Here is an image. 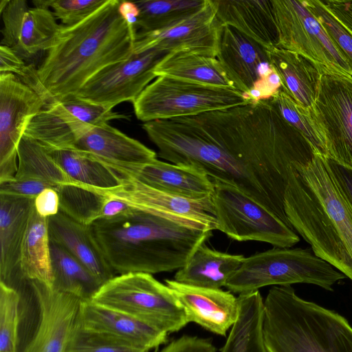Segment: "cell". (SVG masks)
Listing matches in <instances>:
<instances>
[{
    "mask_svg": "<svg viewBox=\"0 0 352 352\" xmlns=\"http://www.w3.org/2000/svg\"><path fill=\"white\" fill-rule=\"evenodd\" d=\"M278 47L296 52L322 74L352 79V71L307 1L272 0Z\"/></svg>",
    "mask_w": 352,
    "mask_h": 352,
    "instance_id": "obj_9",
    "label": "cell"
},
{
    "mask_svg": "<svg viewBox=\"0 0 352 352\" xmlns=\"http://www.w3.org/2000/svg\"><path fill=\"white\" fill-rule=\"evenodd\" d=\"M91 227L105 258L120 274L178 270L213 230L197 221L133 207Z\"/></svg>",
    "mask_w": 352,
    "mask_h": 352,
    "instance_id": "obj_3",
    "label": "cell"
},
{
    "mask_svg": "<svg viewBox=\"0 0 352 352\" xmlns=\"http://www.w3.org/2000/svg\"><path fill=\"white\" fill-rule=\"evenodd\" d=\"M28 68L23 58L13 49L1 45L0 73H11L22 79L25 76Z\"/></svg>",
    "mask_w": 352,
    "mask_h": 352,
    "instance_id": "obj_45",
    "label": "cell"
},
{
    "mask_svg": "<svg viewBox=\"0 0 352 352\" xmlns=\"http://www.w3.org/2000/svg\"><path fill=\"white\" fill-rule=\"evenodd\" d=\"M91 300L168 333L177 332L188 323L185 310L171 289L150 274L115 276L100 287Z\"/></svg>",
    "mask_w": 352,
    "mask_h": 352,
    "instance_id": "obj_7",
    "label": "cell"
},
{
    "mask_svg": "<svg viewBox=\"0 0 352 352\" xmlns=\"http://www.w3.org/2000/svg\"><path fill=\"white\" fill-rule=\"evenodd\" d=\"M108 197V199L103 206L100 219L115 217L130 208V206L122 201L109 195Z\"/></svg>",
    "mask_w": 352,
    "mask_h": 352,
    "instance_id": "obj_50",
    "label": "cell"
},
{
    "mask_svg": "<svg viewBox=\"0 0 352 352\" xmlns=\"http://www.w3.org/2000/svg\"><path fill=\"white\" fill-rule=\"evenodd\" d=\"M46 104L17 76L0 73V182L18 170V147L26 127Z\"/></svg>",
    "mask_w": 352,
    "mask_h": 352,
    "instance_id": "obj_15",
    "label": "cell"
},
{
    "mask_svg": "<svg viewBox=\"0 0 352 352\" xmlns=\"http://www.w3.org/2000/svg\"><path fill=\"white\" fill-rule=\"evenodd\" d=\"M20 295L0 282V352H17Z\"/></svg>",
    "mask_w": 352,
    "mask_h": 352,
    "instance_id": "obj_39",
    "label": "cell"
},
{
    "mask_svg": "<svg viewBox=\"0 0 352 352\" xmlns=\"http://www.w3.org/2000/svg\"><path fill=\"white\" fill-rule=\"evenodd\" d=\"M212 181L217 230L235 241H256L277 248H291L299 242L293 229L239 188Z\"/></svg>",
    "mask_w": 352,
    "mask_h": 352,
    "instance_id": "obj_10",
    "label": "cell"
},
{
    "mask_svg": "<svg viewBox=\"0 0 352 352\" xmlns=\"http://www.w3.org/2000/svg\"><path fill=\"white\" fill-rule=\"evenodd\" d=\"M29 9L25 0L10 1L1 12L3 22V27L1 30L3 35L1 45L14 50L16 49L24 16Z\"/></svg>",
    "mask_w": 352,
    "mask_h": 352,
    "instance_id": "obj_42",
    "label": "cell"
},
{
    "mask_svg": "<svg viewBox=\"0 0 352 352\" xmlns=\"http://www.w3.org/2000/svg\"><path fill=\"white\" fill-rule=\"evenodd\" d=\"M207 0H142L135 1L140 14L138 32H148L171 26L201 9Z\"/></svg>",
    "mask_w": 352,
    "mask_h": 352,
    "instance_id": "obj_35",
    "label": "cell"
},
{
    "mask_svg": "<svg viewBox=\"0 0 352 352\" xmlns=\"http://www.w3.org/2000/svg\"><path fill=\"white\" fill-rule=\"evenodd\" d=\"M122 186L106 192L129 206L197 221L217 230L212 195L192 199L151 188L136 180L120 177Z\"/></svg>",
    "mask_w": 352,
    "mask_h": 352,
    "instance_id": "obj_18",
    "label": "cell"
},
{
    "mask_svg": "<svg viewBox=\"0 0 352 352\" xmlns=\"http://www.w3.org/2000/svg\"><path fill=\"white\" fill-rule=\"evenodd\" d=\"M65 352H150L75 322Z\"/></svg>",
    "mask_w": 352,
    "mask_h": 352,
    "instance_id": "obj_38",
    "label": "cell"
},
{
    "mask_svg": "<svg viewBox=\"0 0 352 352\" xmlns=\"http://www.w3.org/2000/svg\"><path fill=\"white\" fill-rule=\"evenodd\" d=\"M18 170L14 177L43 181L56 189L66 184H76L63 172L48 151L34 140L23 135L17 151Z\"/></svg>",
    "mask_w": 352,
    "mask_h": 352,
    "instance_id": "obj_33",
    "label": "cell"
},
{
    "mask_svg": "<svg viewBox=\"0 0 352 352\" xmlns=\"http://www.w3.org/2000/svg\"><path fill=\"white\" fill-rule=\"evenodd\" d=\"M28 283L38 305L39 320L23 352H65L81 300L38 280Z\"/></svg>",
    "mask_w": 352,
    "mask_h": 352,
    "instance_id": "obj_17",
    "label": "cell"
},
{
    "mask_svg": "<svg viewBox=\"0 0 352 352\" xmlns=\"http://www.w3.org/2000/svg\"><path fill=\"white\" fill-rule=\"evenodd\" d=\"M50 248L53 277L52 287L81 300H91L102 285L101 283L63 246L50 239Z\"/></svg>",
    "mask_w": 352,
    "mask_h": 352,
    "instance_id": "obj_32",
    "label": "cell"
},
{
    "mask_svg": "<svg viewBox=\"0 0 352 352\" xmlns=\"http://www.w3.org/2000/svg\"><path fill=\"white\" fill-rule=\"evenodd\" d=\"M10 0H1L0 2V13L6 8Z\"/></svg>",
    "mask_w": 352,
    "mask_h": 352,
    "instance_id": "obj_51",
    "label": "cell"
},
{
    "mask_svg": "<svg viewBox=\"0 0 352 352\" xmlns=\"http://www.w3.org/2000/svg\"><path fill=\"white\" fill-rule=\"evenodd\" d=\"M72 149L82 152L111 169L144 164L157 159L154 151L108 122L89 127Z\"/></svg>",
    "mask_w": 352,
    "mask_h": 352,
    "instance_id": "obj_22",
    "label": "cell"
},
{
    "mask_svg": "<svg viewBox=\"0 0 352 352\" xmlns=\"http://www.w3.org/2000/svg\"><path fill=\"white\" fill-rule=\"evenodd\" d=\"M167 54L157 50L132 54L95 74L74 96L108 109L123 102L133 103L157 78L155 68Z\"/></svg>",
    "mask_w": 352,
    "mask_h": 352,
    "instance_id": "obj_13",
    "label": "cell"
},
{
    "mask_svg": "<svg viewBox=\"0 0 352 352\" xmlns=\"http://www.w3.org/2000/svg\"><path fill=\"white\" fill-rule=\"evenodd\" d=\"M311 111L327 157L352 170V79L322 74Z\"/></svg>",
    "mask_w": 352,
    "mask_h": 352,
    "instance_id": "obj_14",
    "label": "cell"
},
{
    "mask_svg": "<svg viewBox=\"0 0 352 352\" xmlns=\"http://www.w3.org/2000/svg\"><path fill=\"white\" fill-rule=\"evenodd\" d=\"M120 177L136 180L151 188L192 199L212 195L213 181L202 170L191 166L164 162L157 159L140 165L111 169Z\"/></svg>",
    "mask_w": 352,
    "mask_h": 352,
    "instance_id": "obj_20",
    "label": "cell"
},
{
    "mask_svg": "<svg viewBox=\"0 0 352 352\" xmlns=\"http://www.w3.org/2000/svg\"><path fill=\"white\" fill-rule=\"evenodd\" d=\"M245 257L212 250L200 245L184 267L176 272L174 280L198 287L221 289L238 270Z\"/></svg>",
    "mask_w": 352,
    "mask_h": 352,
    "instance_id": "obj_27",
    "label": "cell"
},
{
    "mask_svg": "<svg viewBox=\"0 0 352 352\" xmlns=\"http://www.w3.org/2000/svg\"><path fill=\"white\" fill-rule=\"evenodd\" d=\"M330 12L352 33V0L322 1Z\"/></svg>",
    "mask_w": 352,
    "mask_h": 352,
    "instance_id": "obj_48",
    "label": "cell"
},
{
    "mask_svg": "<svg viewBox=\"0 0 352 352\" xmlns=\"http://www.w3.org/2000/svg\"><path fill=\"white\" fill-rule=\"evenodd\" d=\"M307 3L321 21L352 71V33L330 12L322 1L307 0Z\"/></svg>",
    "mask_w": 352,
    "mask_h": 352,
    "instance_id": "obj_41",
    "label": "cell"
},
{
    "mask_svg": "<svg viewBox=\"0 0 352 352\" xmlns=\"http://www.w3.org/2000/svg\"><path fill=\"white\" fill-rule=\"evenodd\" d=\"M47 219L34 208L23 243L20 271L28 281L38 280L52 285V271Z\"/></svg>",
    "mask_w": 352,
    "mask_h": 352,
    "instance_id": "obj_31",
    "label": "cell"
},
{
    "mask_svg": "<svg viewBox=\"0 0 352 352\" xmlns=\"http://www.w3.org/2000/svg\"><path fill=\"white\" fill-rule=\"evenodd\" d=\"M263 335L268 352H352L348 320L300 298L291 285L270 289L264 300Z\"/></svg>",
    "mask_w": 352,
    "mask_h": 352,
    "instance_id": "obj_5",
    "label": "cell"
},
{
    "mask_svg": "<svg viewBox=\"0 0 352 352\" xmlns=\"http://www.w3.org/2000/svg\"><path fill=\"white\" fill-rule=\"evenodd\" d=\"M34 208L37 213L45 218L56 214L59 211V197L54 188H47L34 199Z\"/></svg>",
    "mask_w": 352,
    "mask_h": 352,
    "instance_id": "obj_46",
    "label": "cell"
},
{
    "mask_svg": "<svg viewBox=\"0 0 352 352\" xmlns=\"http://www.w3.org/2000/svg\"><path fill=\"white\" fill-rule=\"evenodd\" d=\"M53 12L44 8L34 7L25 14L19 43L14 50L21 58H29L47 52L53 45L60 30Z\"/></svg>",
    "mask_w": 352,
    "mask_h": 352,
    "instance_id": "obj_34",
    "label": "cell"
},
{
    "mask_svg": "<svg viewBox=\"0 0 352 352\" xmlns=\"http://www.w3.org/2000/svg\"><path fill=\"white\" fill-rule=\"evenodd\" d=\"M328 167L345 198L352 207V170L326 157Z\"/></svg>",
    "mask_w": 352,
    "mask_h": 352,
    "instance_id": "obj_47",
    "label": "cell"
},
{
    "mask_svg": "<svg viewBox=\"0 0 352 352\" xmlns=\"http://www.w3.org/2000/svg\"><path fill=\"white\" fill-rule=\"evenodd\" d=\"M346 276L315 254L310 248H277L245 257L226 287L245 294L270 285L295 283L317 285L327 291Z\"/></svg>",
    "mask_w": 352,
    "mask_h": 352,
    "instance_id": "obj_6",
    "label": "cell"
},
{
    "mask_svg": "<svg viewBox=\"0 0 352 352\" xmlns=\"http://www.w3.org/2000/svg\"><path fill=\"white\" fill-rule=\"evenodd\" d=\"M251 101L241 91L157 76L133 102L136 118L144 122L198 116Z\"/></svg>",
    "mask_w": 352,
    "mask_h": 352,
    "instance_id": "obj_8",
    "label": "cell"
},
{
    "mask_svg": "<svg viewBox=\"0 0 352 352\" xmlns=\"http://www.w3.org/2000/svg\"><path fill=\"white\" fill-rule=\"evenodd\" d=\"M50 239L82 263L102 285L113 278L91 225H85L59 211L47 219Z\"/></svg>",
    "mask_w": 352,
    "mask_h": 352,
    "instance_id": "obj_23",
    "label": "cell"
},
{
    "mask_svg": "<svg viewBox=\"0 0 352 352\" xmlns=\"http://www.w3.org/2000/svg\"><path fill=\"white\" fill-rule=\"evenodd\" d=\"M155 74L196 83L236 89L217 58L185 52L168 53ZM237 90V89H236Z\"/></svg>",
    "mask_w": 352,
    "mask_h": 352,
    "instance_id": "obj_29",
    "label": "cell"
},
{
    "mask_svg": "<svg viewBox=\"0 0 352 352\" xmlns=\"http://www.w3.org/2000/svg\"><path fill=\"white\" fill-rule=\"evenodd\" d=\"M120 3L106 0L81 22L61 24L44 59L25 81L45 107L75 96L95 74L133 54L134 40L119 13Z\"/></svg>",
    "mask_w": 352,
    "mask_h": 352,
    "instance_id": "obj_2",
    "label": "cell"
},
{
    "mask_svg": "<svg viewBox=\"0 0 352 352\" xmlns=\"http://www.w3.org/2000/svg\"><path fill=\"white\" fill-rule=\"evenodd\" d=\"M59 197L60 211L85 225L100 219L108 199L105 192L78 184H66L56 189Z\"/></svg>",
    "mask_w": 352,
    "mask_h": 352,
    "instance_id": "obj_36",
    "label": "cell"
},
{
    "mask_svg": "<svg viewBox=\"0 0 352 352\" xmlns=\"http://www.w3.org/2000/svg\"><path fill=\"white\" fill-rule=\"evenodd\" d=\"M239 314L220 352H268L263 335L264 300L258 290L239 294Z\"/></svg>",
    "mask_w": 352,
    "mask_h": 352,
    "instance_id": "obj_28",
    "label": "cell"
},
{
    "mask_svg": "<svg viewBox=\"0 0 352 352\" xmlns=\"http://www.w3.org/2000/svg\"><path fill=\"white\" fill-rule=\"evenodd\" d=\"M216 58L236 89L251 102L270 99L281 88L267 50L231 26H221Z\"/></svg>",
    "mask_w": 352,
    "mask_h": 352,
    "instance_id": "obj_11",
    "label": "cell"
},
{
    "mask_svg": "<svg viewBox=\"0 0 352 352\" xmlns=\"http://www.w3.org/2000/svg\"><path fill=\"white\" fill-rule=\"evenodd\" d=\"M221 25H227L266 50L278 47L272 0H212Z\"/></svg>",
    "mask_w": 352,
    "mask_h": 352,
    "instance_id": "obj_24",
    "label": "cell"
},
{
    "mask_svg": "<svg viewBox=\"0 0 352 352\" xmlns=\"http://www.w3.org/2000/svg\"><path fill=\"white\" fill-rule=\"evenodd\" d=\"M46 150L76 184L105 192L122 186V180L116 173L82 152L74 149Z\"/></svg>",
    "mask_w": 352,
    "mask_h": 352,
    "instance_id": "obj_30",
    "label": "cell"
},
{
    "mask_svg": "<svg viewBox=\"0 0 352 352\" xmlns=\"http://www.w3.org/2000/svg\"><path fill=\"white\" fill-rule=\"evenodd\" d=\"M106 0H34V7L51 8L63 25L77 24L97 10Z\"/></svg>",
    "mask_w": 352,
    "mask_h": 352,
    "instance_id": "obj_40",
    "label": "cell"
},
{
    "mask_svg": "<svg viewBox=\"0 0 352 352\" xmlns=\"http://www.w3.org/2000/svg\"><path fill=\"white\" fill-rule=\"evenodd\" d=\"M118 11L121 16L127 24L131 34L135 41L138 32V22L139 17V8L135 2L122 1H120Z\"/></svg>",
    "mask_w": 352,
    "mask_h": 352,
    "instance_id": "obj_49",
    "label": "cell"
},
{
    "mask_svg": "<svg viewBox=\"0 0 352 352\" xmlns=\"http://www.w3.org/2000/svg\"><path fill=\"white\" fill-rule=\"evenodd\" d=\"M34 208L33 198L0 194V277L9 285L21 273V249Z\"/></svg>",
    "mask_w": 352,
    "mask_h": 352,
    "instance_id": "obj_25",
    "label": "cell"
},
{
    "mask_svg": "<svg viewBox=\"0 0 352 352\" xmlns=\"http://www.w3.org/2000/svg\"><path fill=\"white\" fill-rule=\"evenodd\" d=\"M76 322L149 351L168 340V333L91 300L80 301Z\"/></svg>",
    "mask_w": 352,
    "mask_h": 352,
    "instance_id": "obj_21",
    "label": "cell"
},
{
    "mask_svg": "<svg viewBox=\"0 0 352 352\" xmlns=\"http://www.w3.org/2000/svg\"><path fill=\"white\" fill-rule=\"evenodd\" d=\"M267 51L280 79L281 88L300 105L311 109L322 74L319 68L305 56L292 51L278 47Z\"/></svg>",
    "mask_w": 352,
    "mask_h": 352,
    "instance_id": "obj_26",
    "label": "cell"
},
{
    "mask_svg": "<svg viewBox=\"0 0 352 352\" xmlns=\"http://www.w3.org/2000/svg\"><path fill=\"white\" fill-rule=\"evenodd\" d=\"M129 116L71 96L55 102L30 121L24 135L47 150L72 149L89 127Z\"/></svg>",
    "mask_w": 352,
    "mask_h": 352,
    "instance_id": "obj_12",
    "label": "cell"
},
{
    "mask_svg": "<svg viewBox=\"0 0 352 352\" xmlns=\"http://www.w3.org/2000/svg\"><path fill=\"white\" fill-rule=\"evenodd\" d=\"M47 188L52 187L47 183L39 179L28 177H14L10 180L0 182V194L35 199Z\"/></svg>",
    "mask_w": 352,
    "mask_h": 352,
    "instance_id": "obj_43",
    "label": "cell"
},
{
    "mask_svg": "<svg viewBox=\"0 0 352 352\" xmlns=\"http://www.w3.org/2000/svg\"><path fill=\"white\" fill-rule=\"evenodd\" d=\"M178 118L197 129L186 146L188 164L237 187L292 228L284 210L289 170L314 152L269 99Z\"/></svg>",
    "mask_w": 352,
    "mask_h": 352,
    "instance_id": "obj_1",
    "label": "cell"
},
{
    "mask_svg": "<svg viewBox=\"0 0 352 352\" xmlns=\"http://www.w3.org/2000/svg\"><path fill=\"white\" fill-rule=\"evenodd\" d=\"M221 26L212 0H207L199 11L171 26L153 32H138L133 54L157 50L216 58Z\"/></svg>",
    "mask_w": 352,
    "mask_h": 352,
    "instance_id": "obj_16",
    "label": "cell"
},
{
    "mask_svg": "<svg viewBox=\"0 0 352 352\" xmlns=\"http://www.w3.org/2000/svg\"><path fill=\"white\" fill-rule=\"evenodd\" d=\"M183 306L188 322L226 336L237 319L239 300L230 291L198 287L165 280Z\"/></svg>",
    "mask_w": 352,
    "mask_h": 352,
    "instance_id": "obj_19",
    "label": "cell"
},
{
    "mask_svg": "<svg viewBox=\"0 0 352 352\" xmlns=\"http://www.w3.org/2000/svg\"><path fill=\"white\" fill-rule=\"evenodd\" d=\"M326 157L314 154L307 163L290 167L284 210L292 229L315 254L352 281V207Z\"/></svg>",
    "mask_w": 352,
    "mask_h": 352,
    "instance_id": "obj_4",
    "label": "cell"
},
{
    "mask_svg": "<svg viewBox=\"0 0 352 352\" xmlns=\"http://www.w3.org/2000/svg\"><path fill=\"white\" fill-rule=\"evenodd\" d=\"M269 100L281 116L307 140L315 154L327 156L323 135L311 109L300 105L282 88Z\"/></svg>",
    "mask_w": 352,
    "mask_h": 352,
    "instance_id": "obj_37",
    "label": "cell"
},
{
    "mask_svg": "<svg viewBox=\"0 0 352 352\" xmlns=\"http://www.w3.org/2000/svg\"><path fill=\"white\" fill-rule=\"evenodd\" d=\"M158 352H217V350L210 339L183 335Z\"/></svg>",
    "mask_w": 352,
    "mask_h": 352,
    "instance_id": "obj_44",
    "label": "cell"
}]
</instances>
